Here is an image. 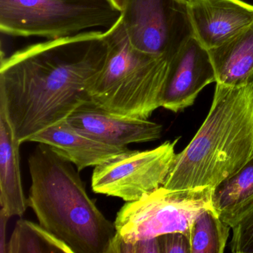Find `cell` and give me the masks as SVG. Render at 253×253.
<instances>
[{
    "mask_svg": "<svg viewBox=\"0 0 253 253\" xmlns=\"http://www.w3.org/2000/svg\"><path fill=\"white\" fill-rule=\"evenodd\" d=\"M107 52L105 32H86L34 44L2 59L0 111L20 144L90 100L88 86Z\"/></svg>",
    "mask_w": 253,
    "mask_h": 253,
    "instance_id": "1",
    "label": "cell"
},
{
    "mask_svg": "<svg viewBox=\"0 0 253 253\" xmlns=\"http://www.w3.org/2000/svg\"><path fill=\"white\" fill-rule=\"evenodd\" d=\"M253 158V78L239 85L216 84L205 121L176 154L164 184L171 190L210 188Z\"/></svg>",
    "mask_w": 253,
    "mask_h": 253,
    "instance_id": "2",
    "label": "cell"
},
{
    "mask_svg": "<svg viewBox=\"0 0 253 253\" xmlns=\"http://www.w3.org/2000/svg\"><path fill=\"white\" fill-rule=\"evenodd\" d=\"M32 185L28 206L40 224L66 243L73 253H106L115 235L87 193L75 166L39 143L28 159Z\"/></svg>",
    "mask_w": 253,
    "mask_h": 253,
    "instance_id": "3",
    "label": "cell"
},
{
    "mask_svg": "<svg viewBox=\"0 0 253 253\" xmlns=\"http://www.w3.org/2000/svg\"><path fill=\"white\" fill-rule=\"evenodd\" d=\"M104 32L107 55L88 86L90 100L115 115L149 119L161 107L168 61L134 48L121 19Z\"/></svg>",
    "mask_w": 253,
    "mask_h": 253,
    "instance_id": "4",
    "label": "cell"
},
{
    "mask_svg": "<svg viewBox=\"0 0 253 253\" xmlns=\"http://www.w3.org/2000/svg\"><path fill=\"white\" fill-rule=\"evenodd\" d=\"M121 16L109 0H0V31L9 36L60 39L109 29Z\"/></svg>",
    "mask_w": 253,
    "mask_h": 253,
    "instance_id": "5",
    "label": "cell"
},
{
    "mask_svg": "<svg viewBox=\"0 0 253 253\" xmlns=\"http://www.w3.org/2000/svg\"><path fill=\"white\" fill-rule=\"evenodd\" d=\"M210 188L171 190L164 186L126 202L115 219L116 234L126 242L180 232L189 236L197 216L211 207Z\"/></svg>",
    "mask_w": 253,
    "mask_h": 253,
    "instance_id": "6",
    "label": "cell"
},
{
    "mask_svg": "<svg viewBox=\"0 0 253 253\" xmlns=\"http://www.w3.org/2000/svg\"><path fill=\"white\" fill-rule=\"evenodd\" d=\"M121 20L134 48L168 62L195 35L188 0H127Z\"/></svg>",
    "mask_w": 253,
    "mask_h": 253,
    "instance_id": "7",
    "label": "cell"
},
{
    "mask_svg": "<svg viewBox=\"0 0 253 253\" xmlns=\"http://www.w3.org/2000/svg\"><path fill=\"white\" fill-rule=\"evenodd\" d=\"M178 140H168L149 150L128 149L94 167L93 192L133 202L164 186Z\"/></svg>",
    "mask_w": 253,
    "mask_h": 253,
    "instance_id": "8",
    "label": "cell"
},
{
    "mask_svg": "<svg viewBox=\"0 0 253 253\" xmlns=\"http://www.w3.org/2000/svg\"><path fill=\"white\" fill-rule=\"evenodd\" d=\"M216 83L210 51L194 35L168 62L161 107L171 112L192 106L199 93Z\"/></svg>",
    "mask_w": 253,
    "mask_h": 253,
    "instance_id": "9",
    "label": "cell"
},
{
    "mask_svg": "<svg viewBox=\"0 0 253 253\" xmlns=\"http://www.w3.org/2000/svg\"><path fill=\"white\" fill-rule=\"evenodd\" d=\"M67 121L84 134L118 147L154 141L162 135L161 124L111 113L91 100L78 107Z\"/></svg>",
    "mask_w": 253,
    "mask_h": 253,
    "instance_id": "10",
    "label": "cell"
},
{
    "mask_svg": "<svg viewBox=\"0 0 253 253\" xmlns=\"http://www.w3.org/2000/svg\"><path fill=\"white\" fill-rule=\"evenodd\" d=\"M189 13L195 36L208 50L253 22V5L243 0H193Z\"/></svg>",
    "mask_w": 253,
    "mask_h": 253,
    "instance_id": "11",
    "label": "cell"
},
{
    "mask_svg": "<svg viewBox=\"0 0 253 253\" xmlns=\"http://www.w3.org/2000/svg\"><path fill=\"white\" fill-rule=\"evenodd\" d=\"M28 142L47 145L63 159L74 164L79 171L97 167L128 149L127 146H112L87 135L67 119L35 134Z\"/></svg>",
    "mask_w": 253,
    "mask_h": 253,
    "instance_id": "12",
    "label": "cell"
},
{
    "mask_svg": "<svg viewBox=\"0 0 253 253\" xmlns=\"http://www.w3.org/2000/svg\"><path fill=\"white\" fill-rule=\"evenodd\" d=\"M20 146L6 115L0 111V205L9 217H23L29 207L22 183Z\"/></svg>",
    "mask_w": 253,
    "mask_h": 253,
    "instance_id": "13",
    "label": "cell"
},
{
    "mask_svg": "<svg viewBox=\"0 0 253 253\" xmlns=\"http://www.w3.org/2000/svg\"><path fill=\"white\" fill-rule=\"evenodd\" d=\"M209 51L216 84L239 85L248 82L253 78V22Z\"/></svg>",
    "mask_w": 253,
    "mask_h": 253,
    "instance_id": "14",
    "label": "cell"
},
{
    "mask_svg": "<svg viewBox=\"0 0 253 253\" xmlns=\"http://www.w3.org/2000/svg\"><path fill=\"white\" fill-rule=\"evenodd\" d=\"M211 205L231 228L253 209V158L211 189Z\"/></svg>",
    "mask_w": 253,
    "mask_h": 253,
    "instance_id": "15",
    "label": "cell"
},
{
    "mask_svg": "<svg viewBox=\"0 0 253 253\" xmlns=\"http://www.w3.org/2000/svg\"><path fill=\"white\" fill-rule=\"evenodd\" d=\"M73 253L72 249L41 224L20 218L7 244V253Z\"/></svg>",
    "mask_w": 253,
    "mask_h": 253,
    "instance_id": "16",
    "label": "cell"
},
{
    "mask_svg": "<svg viewBox=\"0 0 253 253\" xmlns=\"http://www.w3.org/2000/svg\"><path fill=\"white\" fill-rule=\"evenodd\" d=\"M230 229L212 207L203 210L189 229L191 253H223Z\"/></svg>",
    "mask_w": 253,
    "mask_h": 253,
    "instance_id": "17",
    "label": "cell"
},
{
    "mask_svg": "<svg viewBox=\"0 0 253 253\" xmlns=\"http://www.w3.org/2000/svg\"><path fill=\"white\" fill-rule=\"evenodd\" d=\"M229 247L233 253H253V209L232 226Z\"/></svg>",
    "mask_w": 253,
    "mask_h": 253,
    "instance_id": "18",
    "label": "cell"
},
{
    "mask_svg": "<svg viewBox=\"0 0 253 253\" xmlns=\"http://www.w3.org/2000/svg\"><path fill=\"white\" fill-rule=\"evenodd\" d=\"M106 253H161L158 238L126 242L115 235Z\"/></svg>",
    "mask_w": 253,
    "mask_h": 253,
    "instance_id": "19",
    "label": "cell"
},
{
    "mask_svg": "<svg viewBox=\"0 0 253 253\" xmlns=\"http://www.w3.org/2000/svg\"><path fill=\"white\" fill-rule=\"evenodd\" d=\"M158 238L161 253H191L189 236L183 232L164 234Z\"/></svg>",
    "mask_w": 253,
    "mask_h": 253,
    "instance_id": "20",
    "label": "cell"
},
{
    "mask_svg": "<svg viewBox=\"0 0 253 253\" xmlns=\"http://www.w3.org/2000/svg\"><path fill=\"white\" fill-rule=\"evenodd\" d=\"M10 217L0 210V253H7L6 226Z\"/></svg>",
    "mask_w": 253,
    "mask_h": 253,
    "instance_id": "21",
    "label": "cell"
},
{
    "mask_svg": "<svg viewBox=\"0 0 253 253\" xmlns=\"http://www.w3.org/2000/svg\"><path fill=\"white\" fill-rule=\"evenodd\" d=\"M114 5L117 7L118 9L122 11L126 3L127 0H109Z\"/></svg>",
    "mask_w": 253,
    "mask_h": 253,
    "instance_id": "22",
    "label": "cell"
},
{
    "mask_svg": "<svg viewBox=\"0 0 253 253\" xmlns=\"http://www.w3.org/2000/svg\"><path fill=\"white\" fill-rule=\"evenodd\" d=\"M188 1H189V2H191V1H193V0H188Z\"/></svg>",
    "mask_w": 253,
    "mask_h": 253,
    "instance_id": "23",
    "label": "cell"
}]
</instances>
